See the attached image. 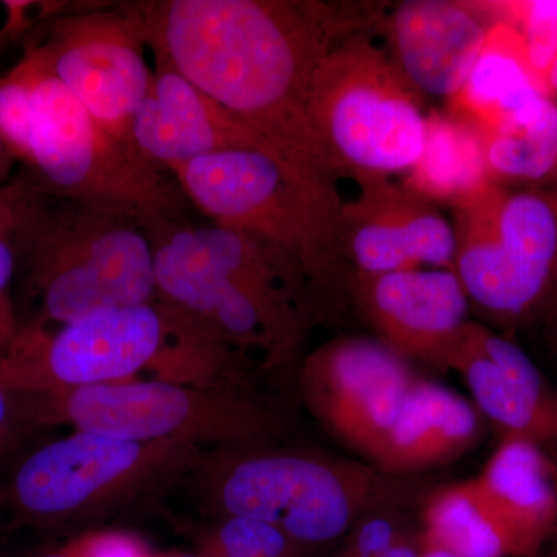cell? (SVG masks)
<instances>
[{
    "label": "cell",
    "instance_id": "obj_1",
    "mask_svg": "<svg viewBox=\"0 0 557 557\" xmlns=\"http://www.w3.org/2000/svg\"><path fill=\"white\" fill-rule=\"evenodd\" d=\"M153 61L177 70L240 121L270 156L336 180L311 126L314 73L333 47L379 20L309 0L131 3Z\"/></svg>",
    "mask_w": 557,
    "mask_h": 557
},
{
    "label": "cell",
    "instance_id": "obj_2",
    "mask_svg": "<svg viewBox=\"0 0 557 557\" xmlns=\"http://www.w3.org/2000/svg\"><path fill=\"white\" fill-rule=\"evenodd\" d=\"M7 190L9 240L47 319L72 324L157 298L152 240L137 219L61 196L32 177Z\"/></svg>",
    "mask_w": 557,
    "mask_h": 557
},
{
    "label": "cell",
    "instance_id": "obj_3",
    "mask_svg": "<svg viewBox=\"0 0 557 557\" xmlns=\"http://www.w3.org/2000/svg\"><path fill=\"white\" fill-rule=\"evenodd\" d=\"M157 296L180 321L219 343L287 350L299 335L300 271L267 242L223 226L170 223L149 233Z\"/></svg>",
    "mask_w": 557,
    "mask_h": 557
},
{
    "label": "cell",
    "instance_id": "obj_4",
    "mask_svg": "<svg viewBox=\"0 0 557 557\" xmlns=\"http://www.w3.org/2000/svg\"><path fill=\"white\" fill-rule=\"evenodd\" d=\"M172 175L214 225L267 242L311 282L325 281L343 259L335 180L256 149L200 157Z\"/></svg>",
    "mask_w": 557,
    "mask_h": 557
},
{
    "label": "cell",
    "instance_id": "obj_5",
    "mask_svg": "<svg viewBox=\"0 0 557 557\" xmlns=\"http://www.w3.org/2000/svg\"><path fill=\"white\" fill-rule=\"evenodd\" d=\"M24 57L32 81L30 177L61 196L126 212L148 233L189 222L193 205L177 180L102 129L54 75L42 46Z\"/></svg>",
    "mask_w": 557,
    "mask_h": 557
},
{
    "label": "cell",
    "instance_id": "obj_6",
    "mask_svg": "<svg viewBox=\"0 0 557 557\" xmlns=\"http://www.w3.org/2000/svg\"><path fill=\"white\" fill-rule=\"evenodd\" d=\"M309 113L335 175L386 178L412 170L423 152L418 91L362 33L341 40L319 64Z\"/></svg>",
    "mask_w": 557,
    "mask_h": 557
},
{
    "label": "cell",
    "instance_id": "obj_7",
    "mask_svg": "<svg viewBox=\"0 0 557 557\" xmlns=\"http://www.w3.org/2000/svg\"><path fill=\"white\" fill-rule=\"evenodd\" d=\"M456 207L454 271L504 324L557 309V193L490 183Z\"/></svg>",
    "mask_w": 557,
    "mask_h": 557
},
{
    "label": "cell",
    "instance_id": "obj_8",
    "mask_svg": "<svg viewBox=\"0 0 557 557\" xmlns=\"http://www.w3.org/2000/svg\"><path fill=\"white\" fill-rule=\"evenodd\" d=\"M177 319L152 304L91 313L47 335L17 333L0 359V383L10 392H47L112 384L157 358Z\"/></svg>",
    "mask_w": 557,
    "mask_h": 557
},
{
    "label": "cell",
    "instance_id": "obj_9",
    "mask_svg": "<svg viewBox=\"0 0 557 557\" xmlns=\"http://www.w3.org/2000/svg\"><path fill=\"white\" fill-rule=\"evenodd\" d=\"M384 491L379 472L362 465L263 456L233 469L222 498L233 518L262 520L289 541L322 544L339 537Z\"/></svg>",
    "mask_w": 557,
    "mask_h": 557
},
{
    "label": "cell",
    "instance_id": "obj_10",
    "mask_svg": "<svg viewBox=\"0 0 557 557\" xmlns=\"http://www.w3.org/2000/svg\"><path fill=\"white\" fill-rule=\"evenodd\" d=\"M42 49L54 75L91 119L134 146L132 124L153 70L146 62L145 39L129 7L62 16L51 25Z\"/></svg>",
    "mask_w": 557,
    "mask_h": 557
},
{
    "label": "cell",
    "instance_id": "obj_11",
    "mask_svg": "<svg viewBox=\"0 0 557 557\" xmlns=\"http://www.w3.org/2000/svg\"><path fill=\"white\" fill-rule=\"evenodd\" d=\"M416 381L403 355L362 336L319 348L306 370L311 408L336 437L372 461Z\"/></svg>",
    "mask_w": 557,
    "mask_h": 557
},
{
    "label": "cell",
    "instance_id": "obj_12",
    "mask_svg": "<svg viewBox=\"0 0 557 557\" xmlns=\"http://www.w3.org/2000/svg\"><path fill=\"white\" fill-rule=\"evenodd\" d=\"M361 194L341 212V255L359 274L421 267L454 270L456 231L448 220L405 186L384 177H359Z\"/></svg>",
    "mask_w": 557,
    "mask_h": 557
},
{
    "label": "cell",
    "instance_id": "obj_13",
    "mask_svg": "<svg viewBox=\"0 0 557 557\" xmlns=\"http://www.w3.org/2000/svg\"><path fill=\"white\" fill-rule=\"evenodd\" d=\"M146 457L141 443L78 431L25 458L14 474L11 497L27 519L73 518L134 479Z\"/></svg>",
    "mask_w": 557,
    "mask_h": 557
},
{
    "label": "cell",
    "instance_id": "obj_14",
    "mask_svg": "<svg viewBox=\"0 0 557 557\" xmlns=\"http://www.w3.org/2000/svg\"><path fill=\"white\" fill-rule=\"evenodd\" d=\"M32 405H38L40 417H60L79 431L141 445L220 429L209 417L211 403L161 381L62 388L36 394Z\"/></svg>",
    "mask_w": 557,
    "mask_h": 557
},
{
    "label": "cell",
    "instance_id": "obj_15",
    "mask_svg": "<svg viewBox=\"0 0 557 557\" xmlns=\"http://www.w3.org/2000/svg\"><path fill=\"white\" fill-rule=\"evenodd\" d=\"M359 304L381 341L403 357L443 362L468 324L469 298L454 270L358 273Z\"/></svg>",
    "mask_w": 557,
    "mask_h": 557
},
{
    "label": "cell",
    "instance_id": "obj_16",
    "mask_svg": "<svg viewBox=\"0 0 557 557\" xmlns=\"http://www.w3.org/2000/svg\"><path fill=\"white\" fill-rule=\"evenodd\" d=\"M445 364L463 376L479 410L505 437L537 443L556 437L557 401L518 344L468 322Z\"/></svg>",
    "mask_w": 557,
    "mask_h": 557
},
{
    "label": "cell",
    "instance_id": "obj_17",
    "mask_svg": "<svg viewBox=\"0 0 557 557\" xmlns=\"http://www.w3.org/2000/svg\"><path fill=\"white\" fill-rule=\"evenodd\" d=\"M143 159L164 172L234 149L262 150L258 138L177 70L156 61L152 84L132 124ZM174 177V175H172Z\"/></svg>",
    "mask_w": 557,
    "mask_h": 557
},
{
    "label": "cell",
    "instance_id": "obj_18",
    "mask_svg": "<svg viewBox=\"0 0 557 557\" xmlns=\"http://www.w3.org/2000/svg\"><path fill=\"white\" fill-rule=\"evenodd\" d=\"M494 24L485 2L410 0L386 22L392 61L418 94L453 98Z\"/></svg>",
    "mask_w": 557,
    "mask_h": 557
},
{
    "label": "cell",
    "instance_id": "obj_19",
    "mask_svg": "<svg viewBox=\"0 0 557 557\" xmlns=\"http://www.w3.org/2000/svg\"><path fill=\"white\" fill-rule=\"evenodd\" d=\"M509 555L530 556L557 531V467L542 443L505 437L475 479Z\"/></svg>",
    "mask_w": 557,
    "mask_h": 557
},
{
    "label": "cell",
    "instance_id": "obj_20",
    "mask_svg": "<svg viewBox=\"0 0 557 557\" xmlns=\"http://www.w3.org/2000/svg\"><path fill=\"white\" fill-rule=\"evenodd\" d=\"M479 410L449 388L417 379L373 463L413 472L446 463L479 437Z\"/></svg>",
    "mask_w": 557,
    "mask_h": 557
},
{
    "label": "cell",
    "instance_id": "obj_21",
    "mask_svg": "<svg viewBox=\"0 0 557 557\" xmlns=\"http://www.w3.org/2000/svg\"><path fill=\"white\" fill-rule=\"evenodd\" d=\"M545 98L522 35L509 22L496 21L467 81L450 98V109L483 134Z\"/></svg>",
    "mask_w": 557,
    "mask_h": 557
},
{
    "label": "cell",
    "instance_id": "obj_22",
    "mask_svg": "<svg viewBox=\"0 0 557 557\" xmlns=\"http://www.w3.org/2000/svg\"><path fill=\"white\" fill-rule=\"evenodd\" d=\"M490 183L479 127L454 113H429L423 152L403 186L421 199L457 205Z\"/></svg>",
    "mask_w": 557,
    "mask_h": 557
},
{
    "label": "cell",
    "instance_id": "obj_23",
    "mask_svg": "<svg viewBox=\"0 0 557 557\" xmlns=\"http://www.w3.org/2000/svg\"><path fill=\"white\" fill-rule=\"evenodd\" d=\"M482 135L487 174L496 185L557 178V102L552 98Z\"/></svg>",
    "mask_w": 557,
    "mask_h": 557
},
{
    "label": "cell",
    "instance_id": "obj_24",
    "mask_svg": "<svg viewBox=\"0 0 557 557\" xmlns=\"http://www.w3.org/2000/svg\"><path fill=\"white\" fill-rule=\"evenodd\" d=\"M423 523L428 547L458 557L511 556L507 537L475 479L432 494Z\"/></svg>",
    "mask_w": 557,
    "mask_h": 557
},
{
    "label": "cell",
    "instance_id": "obj_25",
    "mask_svg": "<svg viewBox=\"0 0 557 557\" xmlns=\"http://www.w3.org/2000/svg\"><path fill=\"white\" fill-rule=\"evenodd\" d=\"M485 7L494 20L509 22L518 28L528 60L542 81L557 54V0L485 2Z\"/></svg>",
    "mask_w": 557,
    "mask_h": 557
},
{
    "label": "cell",
    "instance_id": "obj_26",
    "mask_svg": "<svg viewBox=\"0 0 557 557\" xmlns=\"http://www.w3.org/2000/svg\"><path fill=\"white\" fill-rule=\"evenodd\" d=\"M33 123L30 69L25 57L0 78V137L14 160L27 164Z\"/></svg>",
    "mask_w": 557,
    "mask_h": 557
},
{
    "label": "cell",
    "instance_id": "obj_27",
    "mask_svg": "<svg viewBox=\"0 0 557 557\" xmlns=\"http://www.w3.org/2000/svg\"><path fill=\"white\" fill-rule=\"evenodd\" d=\"M223 557H287L289 539L278 528L251 518H231L220 530Z\"/></svg>",
    "mask_w": 557,
    "mask_h": 557
},
{
    "label": "cell",
    "instance_id": "obj_28",
    "mask_svg": "<svg viewBox=\"0 0 557 557\" xmlns=\"http://www.w3.org/2000/svg\"><path fill=\"white\" fill-rule=\"evenodd\" d=\"M17 260L13 245L0 234V354H5L16 338L17 330L9 300V287L16 273Z\"/></svg>",
    "mask_w": 557,
    "mask_h": 557
},
{
    "label": "cell",
    "instance_id": "obj_29",
    "mask_svg": "<svg viewBox=\"0 0 557 557\" xmlns=\"http://www.w3.org/2000/svg\"><path fill=\"white\" fill-rule=\"evenodd\" d=\"M70 548L75 557H149L148 549L126 534H102Z\"/></svg>",
    "mask_w": 557,
    "mask_h": 557
},
{
    "label": "cell",
    "instance_id": "obj_30",
    "mask_svg": "<svg viewBox=\"0 0 557 557\" xmlns=\"http://www.w3.org/2000/svg\"><path fill=\"white\" fill-rule=\"evenodd\" d=\"M399 544L398 533L384 519H373L358 531L351 557H372L387 552Z\"/></svg>",
    "mask_w": 557,
    "mask_h": 557
},
{
    "label": "cell",
    "instance_id": "obj_31",
    "mask_svg": "<svg viewBox=\"0 0 557 557\" xmlns=\"http://www.w3.org/2000/svg\"><path fill=\"white\" fill-rule=\"evenodd\" d=\"M16 435V406L11 399L9 388L0 383V458L5 456L7 450L13 445Z\"/></svg>",
    "mask_w": 557,
    "mask_h": 557
},
{
    "label": "cell",
    "instance_id": "obj_32",
    "mask_svg": "<svg viewBox=\"0 0 557 557\" xmlns=\"http://www.w3.org/2000/svg\"><path fill=\"white\" fill-rule=\"evenodd\" d=\"M11 225V208L7 186L0 185V234L9 236Z\"/></svg>",
    "mask_w": 557,
    "mask_h": 557
},
{
    "label": "cell",
    "instance_id": "obj_33",
    "mask_svg": "<svg viewBox=\"0 0 557 557\" xmlns=\"http://www.w3.org/2000/svg\"><path fill=\"white\" fill-rule=\"evenodd\" d=\"M542 86H544L548 98L555 100V97H557V54L548 69L545 70L544 76H542Z\"/></svg>",
    "mask_w": 557,
    "mask_h": 557
},
{
    "label": "cell",
    "instance_id": "obj_34",
    "mask_svg": "<svg viewBox=\"0 0 557 557\" xmlns=\"http://www.w3.org/2000/svg\"><path fill=\"white\" fill-rule=\"evenodd\" d=\"M13 160L9 149H7L5 143H3L2 137H0V185H2L3 180L9 175Z\"/></svg>",
    "mask_w": 557,
    "mask_h": 557
},
{
    "label": "cell",
    "instance_id": "obj_35",
    "mask_svg": "<svg viewBox=\"0 0 557 557\" xmlns=\"http://www.w3.org/2000/svg\"><path fill=\"white\" fill-rule=\"evenodd\" d=\"M372 557H421V555H418L416 549L409 547V545L401 544V542H399V544L395 545V547H392L391 549H387V552Z\"/></svg>",
    "mask_w": 557,
    "mask_h": 557
},
{
    "label": "cell",
    "instance_id": "obj_36",
    "mask_svg": "<svg viewBox=\"0 0 557 557\" xmlns=\"http://www.w3.org/2000/svg\"><path fill=\"white\" fill-rule=\"evenodd\" d=\"M421 557H458V556L453 555V553L445 552V549L428 547V545H426V548H424V553H421Z\"/></svg>",
    "mask_w": 557,
    "mask_h": 557
},
{
    "label": "cell",
    "instance_id": "obj_37",
    "mask_svg": "<svg viewBox=\"0 0 557 557\" xmlns=\"http://www.w3.org/2000/svg\"><path fill=\"white\" fill-rule=\"evenodd\" d=\"M36 557H75L73 555L72 548L58 549V552L44 553V555H39Z\"/></svg>",
    "mask_w": 557,
    "mask_h": 557
},
{
    "label": "cell",
    "instance_id": "obj_38",
    "mask_svg": "<svg viewBox=\"0 0 557 557\" xmlns=\"http://www.w3.org/2000/svg\"><path fill=\"white\" fill-rule=\"evenodd\" d=\"M555 182L557 183V178L555 180ZM556 193H557V190H556Z\"/></svg>",
    "mask_w": 557,
    "mask_h": 557
},
{
    "label": "cell",
    "instance_id": "obj_39",
    "mask_svg": "<svg viewBox=\"0 0 557 557\" xmlns=\"http://www.w3.org/2000/svg\"><path fill=\"white\" fill-rule=\"evenodd\" d=\"M178 557H186V556H178Z\"/></svg>",
    "mask_w": 557,
    "mask_h": 557
},
{
    "label": "cell",
    "instance_id": "obj_40",
    "mask_svg": "<svg viewBox=\"0 0 557 557\" xmlns=\"http://www.w3.org/2000/svg\"><path fill=\"white\" fill-rule=\"evenodd\" d=\"M556 311H557V309H556Z\"/></svg>",
    "mask_w": 557,
    "mask_h": 557
}]
</instances>
